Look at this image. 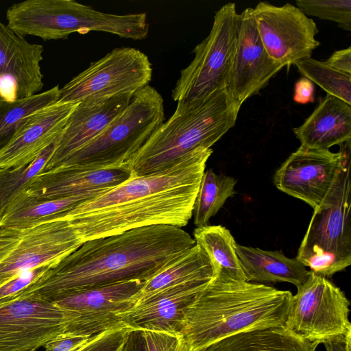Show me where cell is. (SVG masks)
I'll return each instance as SVG.
<instances>
[{
	"label": "cell",
	"instance_id": "1",
	"mask_svg": "<svg viewBox=\"0 0 351 351\" xmlns=\"http://www.w3.org/2000/svg\"><path fill=\"white\" fill-rule=\"evenodd\" d=\"M195 245L181 228L154 225L86 241L16 297L52 302L79 291L130 280L147 281Z\"/></svg>",
	"mask_w": 351,
	"mask_h": 351
},
{
	"label": "cell",
	"instance_id": "2",
	"mask_svg": "<svg viewBox=\"0 0 351 351\" xmlns=\"http://www.w3.org/2000/svg\"><path fill=\"white\" fill-rule=\"evenodd\" d=\"M292 296L216 273L187 310L182 336L193 351L245 330L284 326Z\"/></svg>",
	"mask_w": 351,
	"mask_h": 351
},
{
	"label": "cell",
	"instance_id": "3",
	"mask_svg": "<svg viewBox=\"0 0 351 351\" xmlns=\"http://www.w3.org/2000/svg\"><path fill=\"white\" fill-rule=\"evenodd\" d=\"M241 107L226 89L197 105L178 102L127 164L138 177L162 171L197 148H211L234 125Z\"/></svg>",
	"mask_w": 351,
	"mask_h": 351
},
{
	"label": "cell",
	"instance_id": "4",
	"mask_svg": "<svg viewBox=\"0 0 351 351\" xmlns=\"http://www.w3.org/2000/svg\"><path fill=\"white\" fill-rule=\"evenodd\" d=\"M202 180L100 209L68 215L82 242L154 225L178 228L191 219Z\"/></svg>",
	"mask_w": 351,
	"mask_h": 351
},
{
	"label": "cell",
	"instance_id": "5",
	"mask_svg": "<svg viewBox=\"0 0 351 351\" xmlns=\"http://www.w3.org/2000/svg\"><path fill=\"white\" fill-rule=\"evenodd\" d=\"M164 121L163 99L147 85L134 94L128 107L101 133L59 168H108L127 164Z\"/></svg>",
	"mask_w": 351,
	"mask_h": 351
},
{
	"label": "cell",
	"instance_id": "6",
	"mask_svg": "<svg viewBox=\"0 0 351 351\" xmlns=\"http://www.w3.org/2000/svg\"><path fill=\"white\" fill-rule=\"evenodd\" d=\"M350 158L323 203L314 210L296 259L328 278L351 264Z\"/></svg>",
	"mask_w": 351,
	"mask_h": 351
},
{
	"label": "cell",
	"instance_id": "7",
	"mask_svg": "<svg viewBox=\"0 0 351 351\" xmlns=\"http://www.w3.org/2000/svg\"><path fill=\"white\" fill-rule=\"evenodd\" d=\"M234 3L217 10L208 36L193 50L194 58L180 72L172 91L173 101L197 105L225 89L238 29Z\"/></svg>",
	"mask_w": 351,
	"mask_h": 351
},
{
	"label": "cell",
	"instance_id": "8",
	"mask_svg": "<svg viewBox=\"0 0 351 351\" xmlns=\"http://www.w3.org/2000/svg\"><path fill=\"white\" fill-rule=\"evenodd\" d=\"M82 243L65 219L26 228L0 227V287L24 272L56 265Z\"/></svg>",
	"mask_w": 351,
	"mask_h": 351
},
{
	"label": "cell",
	"instance_id": "9",
	"mask_svg": "<svg viewBox=\"0 0 351 351\" xmlns=\"http://www.w3.org/2000/svg\"><path fill=\"white\" fill-rule=\"evenodd\" d=\"M291 298L285 327L318 344L351 330L350 301L328 278L310 271Z\"/></svg>",
	"mask_w": 351,
	"mask_h": 351
},
{
	"label": "cell",
	"instance_id": "10",
	"mask_svg": "<svg viewBox=\"0 0 351 351\" xmlns=\"http://www.w3.org/2000/svg\"><path fill=\"white\" fill-rule=\"evenodd\" d=\"M152 77L147 55L132 47L116 48L60 88L58 102L79 103L90 97L135 93L149 85Z\"/></svg>",
	"mask_w": 351,
	"mask_h": 351
},
{
	"label": "cell",
	"instance_id": "11",
	"mask_svg": "<svg viewBox=\"0 0 351 351\" xmlns=\"http://www.w3.org/2000/svg\"><path fill=\"white\" fill-rule=\"evenodd\" d=\"M75 317L52 302L27 295L0 304V351H38L67 333Z\"/></svg>",
	"mask_w": 351,
	"mask_h": 351
},
{
	"label": "cell",
	"instance_id": "12",
	"mask_svg": "<svg viewBox=\"0 0 351 351\" xmlns=\"http://www.w3.org/2000/svg\"><path fill=\"white\" fill-rule=\"evenodd\" d=\"M337 153L302 146L276 171L274 183L283 193L318 208L338 182L343 166L351 158V139Z\"/></svg>",
	"mask_w": 351,
	"mask_h": 351
},
{
	"label": "cell",
	"instance_id": "13",
	"mask_svg": "<svg viewBox=\"0 0 351 351\" xmlns=\"http://www.w3.org/2000/svg\"><path fill=\"white\" fill-rule=\"evenodd\" d=\"M252 14L261 43L269 57L283 67L311 57L319 45L314 21L299 8L287 3L276 6L259 2Z\"/></svg>",
	"mask_w": 351,
	"mask_h": 351
},
{
	"label": "cell",
	"instance_id": "14",
	"mask_svg": "<svg viewBox=\"0 0 351 351\" xmlns=\"http://www.w3.org/2000/svg\"><path fill=\"white\" fill-rule=\"evenodd\" d=\"M282 68L269 57L258 36L252 8H245L239 14L226 90L241 106L248 98L265 88Z\"/></svg>",
	"mask_w": 351,
	"mask_h": 351
},
{
	"label": "cell",
	"instance_id": "15",
	"mask_svg": "<svg viewBox=\"0 0 351 351\" xmlns=\"http://www.w3.org/2000/svg\"><path fill=\"white\" fill-rule=\"evenodd\" d=\"M211 279H195L138 298L117 315L130 329L182 335L187 310Z\"/></svg>",
	"mask_w": 351,
	"mask_h": 351
},
{
	"label": "cell",
	"instance_id": "16",
	"mask_svg": "<svg viewBox=\"0 0 351 351\" xmlns=\"http://www.w3.org/2000/svg\"><path fill=\"white\" fill-rule=\"evenodd\" d=\"M134 94L95 97L80 101L41 173L59 168L70 156L101 133L128 107Z\"/></svg>",
	"mask_w": 351,
	"mask_h": 351
},
{
	"label": "cell",
	"instance_id": "17",
	"mask_svg": "<svg viewBox=\"0 0 351 351\" xmlns=\"http://www.w3.org/2000/svg\"><path fill=\"white\" fill-rule=\"evenodd\" d=\"M44 47L0 22V101H15L30 97L44 86L40 62Z\"/></svg>",
	"mask_w": 351,
	"mask_h": 351
},
{
	"label": "cell",
	"instance_id": "18",
	"mask_svg": "<svg viewBox=\"0 0 351 351\" xmlns=\"http://www.w3.org/2000/svg\"><path fill=\"white\" fill-rule=\"evenodd\" d=\"M135 177L128 164L108 168L63 167L40 173L23 191L43 199H61L105 193Z\"/></svg>",
	"mask_w": 351,
	"mask_h": 351
},
{
	"label": "cell",
	"instance_id": "19",
	"mask_svg": "<svg viewBox=\"0 0 351 351\" xmlns=\"http://www.w3.org/2000/svg\"><path fill=\"white\" fill-rule=\"evenodd\" d=\"M77 104L56 102L33 114L0 151V168H18L34 160L62 132Z\"/></svg>",
	"mask_w": 351,
	"mask_h": 351
},
{
	"label": "cell",
	"instance_id": "20",
	"mask_svg": "<svg viewBox=\"0 0 351 351\" xmlns=\"http://www.w3.org/2000/svg\"><path fill=\"white\" fill-rule=\"evenodd\" d=\"M146 281L130 280L74 292L53 301L78 317L102 321L119 319L118 315L137 302Z\"/></svg>",
	"mask_w": 351,
	"mask_h": 351
},
{
	"label": "cell",
	"instance_id": "21",
	"mask_svg": "<svg viewBox=\"0 0 351 351\" xmlns=\"http://www.w3.org/2000/svg\"><path fill=\"white\" fill-rule=\"evenodd\" d=\"M293 131L300 146L329 149L351 139V105L326 95L304 122Z\"/></svg>",
	"mask_w": 351,
	"mask_h": 351
},
{
	"label": "cell",
	"instance_id": "22",
	"mask_svg": "<svg viewBox=\"0 0 351 351\" xmlns=\"http://www.w3.org/2000/svg\"><path fill=\"white\" fill-rule=\"evenodd\" d=\"M234 249L247 282H286L298 287L308 277L310 271L302 263L296 258L287 257L281 251L265 250L237 242Z\"/></svg>",
	"mask_w": 351,
	"mask_h": 351
},
{
	"label": "cell",
	"instance_id": "23",
	"mask_svg": "<svg viewBox=\"0 0 351 351\" xmlns=\"http://www.w3.org/2000/svg\"><path fill=\"white\" fill-rule=\"evenodd\" d=\"M318 345L280 326L235 333L193 351H315Z\"/></svg>",
	"mask_w": 351,
	"mask_h": 351
},
{
	"label": "cell",
	"instance_id": "24",
	"mask_svg": "<svg viewBox=\"0 0 351 351\" xmlns=\"http://www.w3.org/2000/svg\"><path fill=\"white\" fill-rule=\"evenodd\" d=\"M103 193H92L50 199L36 197L22 192L5 212L0 220V227L26 228L49 221L65 219L80 204Z\"/></svg>",
	"mask_w": 351,
	"mask_h": 351
},
{
	"label": "cell",
	"instance_id": "25",
	"mask_svg": "<svg viewBox=\"0 0 351 351\" xmlns=\"http://www.w3.org/2000/svg\"><path fill=\"white\" fill-rule=\"evenodd\" d=\"M214 276L215 271L210 258L205 251L195 243L168 267L146 281L139 298L192 280L212 279Z\"/></svg>",
	"mask_w": 351,
	"mask_h": 351
},
{
	"label": "cell",
	"instance_id": "26",
	"mask_svg": "<svg viewBox=\"0 0 351 351\" xmlns=\"http://www.w3.org/2000/svg\"><path fill=\"white\" fill-rule=\"evenodd\" d=\"M193 236L195 243L210 258L215 274L220 273L234 280L246 281L234 249L236 241L226 228L221 225L197 227Z\"/></svg>",
	"mask_w": 351,
	"mask_h": 351
},
{
	"label": "cell",
	"instance_id": "27",
	"mask_svg": "<svg viewBox=\"0 0 351 351\" xmlns=\"http://www.w3.org/2000/svg\"><path fill=\"white\" fill-rule=\"evenodd\" d=\"M58 85L40 93L15 101H0V151L13 139L28 119L43 108L58 101Z\"/></svg>",
	"mask_w": 351,
	"mask_h": 351
},
{
	"label": "cell",
	"instance_id": "28",
	"mask_svg": "<svg viewBox=\"0 0 351 351\" xmlns=\"http://www.w3.org/2000/svg\"><path fill=\"white\" fill-rule=\"evenodd\" d=\"M236 184L237 180L233 177L217 174L211 169L204 171L193 212L197 227L208 225L210 219L235 193Z\"/></svg>",
	"mask_w": 351,
	"mask_h": 351
},
{
	"label": "cell",
	"instance_id": "29",
	"mask_svg": "<svg viewBox=\"0 0 351 351\" xmlns=\"http://www.w3.org/2000/svg\"><path fill=\"white\" fill-rule=\"evenodd\" d=\"M61 134L27 165L18 168H0V220L10 204L28 187L34 178L42 172Z\"/></svg>",
	"mask_w": 351,
	"mask_h": 351
},
{
	"label": "cell",
	"instance_id": "30",
	"mask_svg": "<svg viewBox=\"0 0 351 351\" xmlns=\"http://www.w3.org/2000/svg\"><path fill=\"white\" fill-rule=\"evenodd\" d=\"M294 64L304 77L318 85L328 95L351 105V75L335 70L325 62L312 57L300 60Z\"/></svg>",
	"mask_w": 351,
	"mask_h": 351
},
{
	"label": "cell",
	"instance_id": "31",
	"mask_svg": "<svg viewBox=\"0 0 351 351\" xmlns=\"http://www.w3.org/2000/svg\"><path fill=\"white\" fill-rule=\"evenodd\" d=\"M297 7L306 16L329 20L344 30H351V0H297Z\"/></svg>",
	"mask_w": 351,
	"mask_h": 351
},
{
	"label": "cell",
	"instance_id": "32",
	"mask_svg": "<svg viewBox=\"0 0 351 351\" xmlns=\"http://www.w3.org/2000/svg\"><path fill=\"white\" fill-rule=\"evenodd\" d=\"M129 330L123 326L106 330L77 351H123Z\"/></svg>",
	"mask_w": 351,
	"mask_h": 351
},
{
	"label": "cell",
	"instance_id": "33",
	"mask_svg": "<svg viewBox=\"0 0 351 351\" xmlns=\"http://www.w3.org/2000/svg\"><path fill=\"white\" fill-rule=\"evenodd\" d=\"M148 351H192L182 335L143 330Z\"/></svg>",
	"mask_w": 351,
	"mask_h": 351
},
{
	"label": "cell",
	"instance_id": "34",
	"mask_svg": "<svg viewBox=\"0 0 351 351\" xmlns=\"http://www.w3.org/2000/svg\"><path fill=\"white\" fill-rule=\"evenodd\" d=\"M53 266H43L24 272L0 287V304L12 300L18 293L38 280Z\"/></svg>",
	"mask_w": 351,
	"mask_h": 351
},
{
	"label": "cell",
	"instance_id": "35",
	"mask_svg": "<svg viewBox=\"0 0 351 351\" xmlns=\"http://www.w3.org/2000/svg\"><path fill=\"white\" fill-rule=\"evenodd\" d=\"M62 334L44 346L45 351H77L96 337Z\"/></svg>",
	"mask_w": 351,
	"mask_h": 351
},
{
	"label": "cell",
	"instance_id": "36",
	"mask_svg": "<svg viewBox=\"0 0 351 351\" xmlns=\"http://www.w3.org/2000/svg\"><path fill=\"white\" fill-rule=\"evenodd\" d=\"M325 63L335 70L351 75V47L335 51Z\"/></svg>",
	"mask_w": 351,
	"mask_h": 351
},
{
	"label": "cell",
	"instance_id": "37",
	"mask_svg": "<svg viewBox=\"0 0 351 351\" xmlns=\"http://www.w3.org/2000/svg\"><path fill=\"white\" fill-rule=\"evenodd\" d=\"M314 84L306 77L298 80L295 84L293 100L302 104L314 101Z\"/></svg>",
	"mask_w": 351,
	"mask_h": 351
},
{
	"label": "cell",
	"instance_id": "38",
	"mask_svg": "<svg viewBox=\"0 0 351 351\" xmlns=\"http://www.w3.org/2000/svg\"><path fill=\"white\" fill-rule=\"evenodd\" d=\"M123 351H148L143 330L130 329Z\"/></svg>",
	"mask_w": 351,
	"mask_h": 351
},
{
	"label": "cell",
	"instance_id": "39",
	"mask_svg": "<svg viewBox=\"0 0 351 351\" xmlns=\"http://www.w3.org/2000/svg\"><path fill=\"white\" fill-rule=\"evenodd\" d=\"M326 351H351V330L324 343Z\"/></svg>",
	"mask_w": 351,
	"mask_h": 351
}]
</instances>
